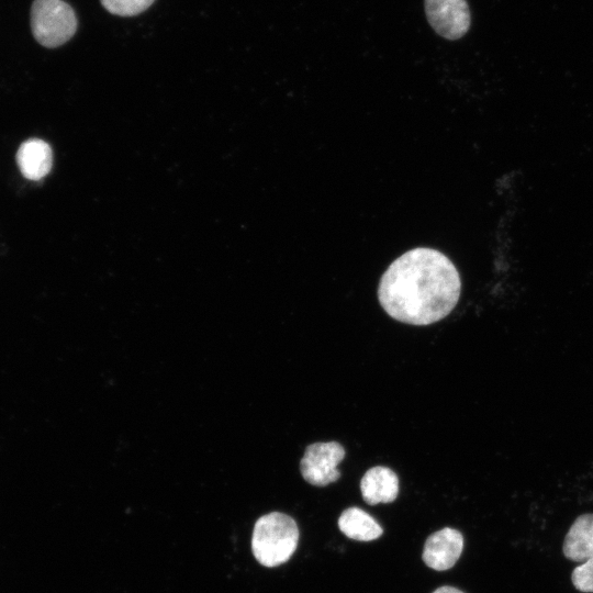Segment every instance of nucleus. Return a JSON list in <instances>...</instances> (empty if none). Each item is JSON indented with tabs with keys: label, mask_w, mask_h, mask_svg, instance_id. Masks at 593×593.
Instances as JSON below:
<instances>
[{
	"label": "nucleus",
	"mask_w": 593,
	"mask_h": 593,
	"mask_svg": "<svg viewBox=\"0 0 593 593\" xmlns=\"http://www.w3.org/2000/svg\"><path fill=\"white\" fill-rule=\"evenodd\" d=\"M461 292L459 272L443 253L418 247L396 258L382 275L378 299L394 320L429 325L446 317Z\"/></svg>",
	"instance_id": "1"
},
{
	"label": "nucleus",
	"mask_w": 593,
	"mask_h": 593,
	"mask_svg": "<svg viewBox=\"0 0 593 593\" xmlns=\"http://www.w3.org/2000/svg\"><path fill=\"white\" fill-rule=\"evenodd\" d=\"M299 541L295 521L281 512L260 516L253 529L251 552L264 567L273 568L287 562Z\"/></svg>",
	"instance_id": "2"
},
{
	"label": "nucleus",
	"mask_w": 593,
	"mask_h": 593,
	"mask_svg": "<svg viewBox=\"0 0 593 593\" xmlns=\"http://www.w3.org/2000/svg\"><path fill=\"white\" fill-rule=\"evenodd\" d=\"M30 19L35 41L47 48L67 43L78 26L74 9L64 0H34Z\"/></svg>",
	"instance_id": "3"
},
{
	"label": "nucleus",
	"mask_w": 593,
	"mask_h": 593,
	"mask_svg": "<svg viewBox=\"0 0 593 593\" xmlns=\"http://www.w3.org/2000/svg\"><path fill=\"white\" fill-rule=\"evenodd\" d=\"M345 455V448L337 441L314 443L306 446L300 461L303 479L315 486L336 482L340 478L337 467Z\"/></svg>",
	"instance_id": "4"
},
{
	"label": "nucleus",
	"mask_w": 593,
	"mask_h": 593,
	"mask_svg": "<svg viewBox=\"0 0 593 593\" xmlns=\"http://www.w3.org/2000/svg\"><path fill=\"white\" fill-rule=\"evenodd\" d=\"M425 12L430 26L444 38L458 40L470 27L467 0H425Z\"/></svg>",
	"instance_id": "5"
},
{
	"label": "nucleus",
	"mask_w": 593,
	"mask_h": 593,
	"mask_svg": "<svg viewBox=\"0 0 593 593\" xmlns=\"http://www.w3.org/2000/svg\"><path fill=\"white\" fill-rule=\"evenodd\" d=\"M463 537L457 529L445 527L429 535L422 553L425 564L436 571L452 568L461 556Z\"/></svg>",
	"instance_id": "6"
},
{
	"label": "nucleus",
	"mask_w": 593,
	"mask_h": 593,
	"mask_svg": "<svg viewBox=\"0 0 593 593\" xmlns=\"http://www.w3.org/2000/svg\"><path fill=\"white\" fill-rule=\"evenodd\" d=\"M15 159L22 176L37 181L51 171L53 152L45 141L29 138L20 145Z\"/></svg>",
	"instance_id": "7"
},
{
	"label": "nucleus",
	"mask_w": 593,
	"mask_h": 593,
	"mask_svg": "<svg viewBox=\"0 0 593 593\" xmlns=\"http://www.w3.org/2000/svg\"><path fill=\"white\" fill-rule=\"evenodd\" d=\"M360 491L363 501L369 505L391 503L399 494V478L390 468L372 467L361 478Z\"/></svg>",
	"instance_id": "8"
},
{
	"label": "nucleus",
	"mask_w": 593,
	"mask_h": 593,
	"mask_svg": "<svg viewBox=\"0 0 593 593\" xmlns=\"http://www.w3.org/2000/svg\"><path fill=\"white\" fill-rule=\"evenodd\" d=\"M564 556L584 562L593 558V514L580 515L571 525L563 541Z\"/></svg>",
	"instance_id": "9"
},
{
	"label": "nucleus",
	"mask_w": 593,
	"mask_h": 593,
	"mask_svg": "<svg viewBox=\"0 0 593 593\" xmlns=\"http://www.w3.org/2000/svg\"><path fill=\"white\" fill-rule=\"evenodd\" d=\"M338 528L350 539L371 541L379 538L383 529L367 512L359 507H348L338 518Z\"/></svg>",
	"instance_id": "10"
},
{
	"label": "nucleus",
	"mask_w": 593,
	"mask_h": 593,
	"mask_svg": "<svg viewBox=\"0 0 593 593\" xmlns=\"http://www.w3.org/2000/svg\"><path fill=\"white\" fill-rule=\"evenodd\" d=\"M103 8L119 16H133L148 9L155 0H100Z\"/></svg>",
	"instance_id": "11"
},
{
	"label": "nucleus",
	"mask_w": 593,
	"mask_h": 593,
	"mask_svg": "<svg viewBox=\"0 0 593 593\" xmlns=\"http://www.w3.org/2000/svg\"><path fill=\"white\" fill-rule=\"evenodd\" d=\"M574 588L584 593L593 592V558L577 567L571 575Z\"/></svg>",
	"instance_id": "12"
},
{
	"label": "nucleus",
	"mask_w": 593,
	"mask_h": 593,
	"mask_svg": "<svg viewBox=\"0 0 593 593\" xmlns=\"http://www.w3.org/2000/svg\"><path fill=\"white\" fill-rule=\"evenodd\" d=\"M433 593H463V592L450 585H443L436 589Z\"/></svg>",
	"instance_id": "13"
}]
</instances>
